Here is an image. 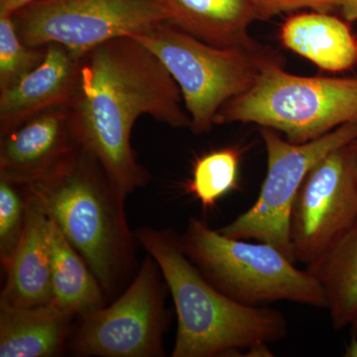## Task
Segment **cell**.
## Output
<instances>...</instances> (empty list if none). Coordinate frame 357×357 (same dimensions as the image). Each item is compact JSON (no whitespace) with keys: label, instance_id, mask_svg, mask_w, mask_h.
Segmentation results:
<instances>
[{"label":"cell","instance_id":"12","mask_svg":"<svg viewBox=\"0 0 357 357\" xmlns=\"http://www.w3.org/2000/svg\"><path fill=\"white\" fill-rule=\"evenodd\" d=\"M83 57L63 45H47L43 62L0 93V136L45 110L69 107L76 95Z\"/></svg>","mask_w":357,"mask_h":357},{"label":"cell","instance_id":"22","mask_svg":"<svg viewBox=\"0 0 357 357\" xmlns=\"http://www.w3.org/2000/svg\"><path fill=\"white\" fill-rule=\"evenodd\" d=\"M257 20H269L275 15L300 9L332 13L340 8V0H250Z\"/></svg>","mask_w":357,"mask_h":357},{"label":"cell","instance_id":"25","mask_svg":"<svg viewBox=\"0 0 357 357\" xmlns=\"http://www.w3.org/2000/svg\"><path fill=\"white\" fill-rule=\"evenodd\" d=\"M345 357H357V335H351L349 344L345 345Z\"/></svg>","mask_w":357,"mask_h":357},{"label":"cell","instance_id":"7","mask_svg":"<svg viewBox=\"0 0 357 357\" xmlns=\"http://www.w3.org/2000/svg\"><path fill=\"white\" fill-rule=\"evenodd\" d=\"M267 153V174L261 191L250 208L218 229L232 238L274 246L296 261L290 241L294 202L312 167L337 148L357 139V123L344 124L323 137L295 144L278 131L260 128Z\"/></svg>","mask_w":357,"mask_h":357},{"label":"cell","instance_id":"11","mask_svg":"<svg viewBox=\"0 0 357 357\" xmlns=\"http://www.w3.org/2000/svg\"><path fill=\"white\" fill-rule=\"evenodd\" d=\"M81 149L67 105L40 112L1 136L0 178L20 185L50 177Z\"/></svg>","mask_w":357,"mask_h":357},{"label":"cell","instance_id":"21","mask_svg":"<svg viewBox=\"0 0 357 357\" xmlns=\"http://www.w3.org/2000/svg\"><path fill=\"white\" fill-rule=\"evenodd\" d=\"M26 208L24 188L0 178V260L3 268L10 261L22 236Z\"/></svg>","mask_w":357,"mask_h":357},{"label":"cell","instance_id":"14","mask_svg":"<svg viewBox=\"0 0 357 357\" xmlns=\"http://www.w3.org/2000/svg\"><path fill=\"white\" fill-rule=\"evenodd\" d=\"M349 24L331 13H298L282 24L279 37L286 49L319 69L342 73L357 66V36Z\"/></svg>","mask_w":357,"mask_h":357},{"label":"cell","instance_id":"20","mask_svg":"<svg viewBox=\"0 0 357 357\" xmlns=\"http://www.w3.org/2000/svg\"><path fill=\"white\" fill-rule=\"evenodd\" d=\"M46 46L25 44L13 16H0V93L10 89L43 62Z\"/></svg>","mask_w":357,"mask_h":357},{"label":"cell","instance_id":"1","mask_svg":"<svg viewBox=\"0 0 357 357\" xmlns=\"http://www.w3.org/2000/svg\"><path fill=\"white\" fill-rule=\"evenodd\" d=\"M182 93L163 63L131 37L109 40L86 53L69 105L79 146L128 196L149 181L131 144L142 115L174 128H191Z\"/></svg>","mask_w":357,"mask_h":357},{"label":"cell","instance_id":"4","mask_svg":"<svg viewBox=\"0 0 357 357\" xmlns=\"http://www.w3.org/2000/svg\"><path fill=\"white\" fill-rule=\"evenodd\" d=\"M234 122L274 129L295 144L318 139L357 123V77L296 76L278 54L263 65L252 88L215 116V126Z\"/></svg>","mask_w":357,"mask_h":357},{"label":"cell","instance_id":"8","mask_svg":"<svg viewBox=\"0 0 357 357\" xmlns=\"http://www.w3.org/2000/svg\"><path fill=\"white\" fill-rule=\"evenodd\" d=\"M11 16L25 44H60L79 56L169 20L165 0H41Z\"/></svg>","mask_w":357,"mask_h":357},{"label":"cell","instance_id":"2","mask_svg":"<svg viewBox=\"0 0 357 357\" xmlns=\"http://www.w3.org/2000/svg\"><path fill=\"white\" fill-rule=\"evenodd\" d=\"M157 263L178 317L173 357L272 356L268 345L288 335L285 314L248 306L220 292L189 259L173 230L142 227L135 234Z\"/></svg>","mask_w":357,"mask_h":357},{"label":"cell","instance_id":"5","mask_svg":"<svg viewBox=\"0 0 357 357\" xmlns=\"http://www.w3.org/2000/svg\"><path fill=\"white\" fill-rule=\"evenodd\" d=\"M180 241L202 274L236 302L266 306L287 301L326 309L325 291L317 279L270 244L223 236L195 218Z\"/></svg>","mask_w":357,"mask_h":357},{"label":"cell","instance_id":"26","mask_svg":"<svg viewBox=\"0 0 357 357\" xmlns=\"http://www.w3.org/2000/svg\"><path fill=\"white\" fill-rule=\"evenodd\" d=\"M349 150H351L352 156H354V160H356V165H357V139L354 140V142H351V144L349 145Z\"/></svg>","mask_w":357,"mask_h":357},{"label":"cell","instance_id":"24","mask_svg":"<svg viewBox=\"0 0 357 357\" xmlns=\"http://www.w3.org/2000/svg\"><path fill=\"white\" fill-rule=\"evenodd\" d=\"M340 9L349 23L357 21V0H340Z\"/></svg>","mask_w":357,"mask_h":357},{"label":"cell","instance_id":"18","mask_svg":"<svg viewBox=\"0 0 357 357\" xmlns=\"http://www.w3.org/2000/svg\"><path fill=\"white\" fill-rule=\"evenodd\" d=\"M50 243L52 302L79 317L105 306L107 294L100 281L51 218Z\"/></svg>","mask_w":357,"mask_h":357},{"label":"cell","instance_id":"13","mask_svg":"<svg viewBox=\"0 0 357 357\" xmlns=\"http://www.w3.org/2000/svg\"><path fill=\"white\" fill-rule=\"evenodd\" d=\"M25 192L24 230L4 268L7 279L0 296L2 306L35 307L53 301L50 218L38 199Z\"/></svg>","mask_w":357,"mask_h":357},{"label":"cell","instance_id":"6","mask_svg":"<svg viewBox=\"0 0 357 357\" xmlns=\"http://www.w3.org/2000/svg\"><path fill=\"white\" fill-rule=\"evenodd\" d=\"M132 38L156 55L175 79L195 134L210 132L223 105L252 88L263 65L278 55L261 44L213 46L168 22Z\"/></svg>","mask_w":357,"mask_h":357},{"label":"cell","instance_id":"15","mask_svg":"<svg viewBox=\"0 0 357 357\" xmlns=\"http://www.w3.org/2000/svg\"><path fill=\"white\" fill-rule=\"evenodd\" d=\"M75 317L54 302L35 307L0 305V356H61Z\"/></svg>","mask_w":357,"mask_h":357},{"label":"cell","instance_id":"19","mask_svg":"<svg viewBox=\"0 0 357 357\" xmlns=\"http://www.w3.org/2000/svg\"><path fill=\"white\" fill-rule=\"evenodd\" d=\"M241 151L236 147L213 150L199 157L192 178L185 185L204 208H213L218 199L238 185Z\"/></svg>","mask_w":357,"mask_h":357},{"label":"cell","instance_id":"17","mask_svg":"<svg viewBox=\"0 0 357 357\" xmlns=\"http://www.w3.org/2000/svg\"><path fill=\"white\" fill-rule=\"evenodd\" d=\"M307 270L325 291L333 330L357 335V218Z\"/></svg>","mask_w":357,"mask_h":357},{"label":"cell","instance_id":"23","mask_svg":"<svg viewBox=\"0 0 357 357\" xmlns=\"http://www.w3.org/2000/svg\"><path fill=\"white\" fill-rule=\"evenodd\" d=\"M41 0H0V16L13 15L23 7Z\"/></svg>","mask_w":357,"mask_h":357},{"label":"cell","instance_id":"3","mask_svg":"<svg viewBox=\"0 0 357 357\" xmlns=\"http://www.w3.org/2000/svg\"><path fill=\"white\" fill-rule=\"evenodd\" d=\"M77 249L105 294L117 292L134 265V239L124 211L126 197L83 149L50 177L22 185Z\"/></svg>","mask_w":357,"mask_h":357},{"label":"cell","instance_id":"10","mask_svg":"<svg viewBox=\"0 0 357 357\" xmlns=\"http://www.w3.org/2000/svg\"><path fill=\"white\" fill-rule=\"evenodd\" d=\"M349 145L333 150L312 167L294 202L291 244L296 261L307 266L357 218V165Z\"/></svg>","mask_w":357,"mask_h":357},{"label":"cell","instance_id":"9","mask_svg":"<svg viewBox=\"0 0 357 357\" xmlns=\"http://www.w3.org/2000/svg\"><path fill=\"white\" fill-rule=\"evenodd\" d=\"M151 256L121 297L79 317L70 349L76 356L103 357L165 356L166 282Z\"/></svg>","mask_w":357,"mask_h":357},{"label":"cell","instance_id":"16","mask_svg":"<svg viewBox=\"0 0 357 357\" xmlns=\"http://www.w3.org/2000/svg\"><path fill=\"white\" fill-rule=\"evenodd\" d=\"M168 23L222 48H253L248 28L257 20L250 0H165Z\"/></svg>","mask_w":357,"mask_h":357}]
</instances>
